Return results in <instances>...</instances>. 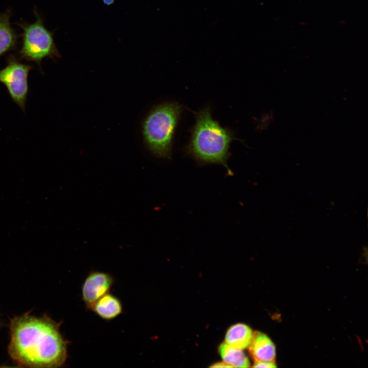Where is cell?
<instances>
[{"label":"cell","instance_id":"obj_7","mask_svg":"<svg viewBox=\"0 0 368 368\" xmlns=\"http://www.w3.org/2000/svg\"><path fill=\"white\" fill-rule=\"evenodd\" d=\"M248 347L249 353L255 361L275 362V346L265 334L259 331L253 332L251 340Z\"/></svg>","mask_w":368,"mask_h":368},{"label":"cell","instance_id":"obj_6","mask_svg":"<svg viewBox=\"0 0 368 368\" xmlns=\"http://www.w3.org/2000/svg\"><path fill=\"white\" fill-rule=\"evenodd\" d=\"M114 281L108 273L91 271L84 279L81 286V296L86 308L90 310L100 297L109 293Z\"/></svg>","mask_w":368,"mask_h":368},{"label":"cell","instance_id":"obj_11","mask_svg":"<svg viewBox=\"0 0 368 368\" xmlns=\"http://www.w3.org/2000/svg\"><path fill=\"white\" fill-rule=\"evenodd\" d=\"M218 351L223 361L232 367H248L250 365L247 357L241 349L222 343L219 346Z\"/></svg>","mask_w":368,"mask_h":368},{"label":"cell","instance_id":"obj_9","mask_svg":"<svg viewBox=\"0 0 368 368\" xmlns=\"http://www.w3.org/2000/svg\"><path fill=\"white\" fill-rule=\"evenodd\" d=\"M11 12L8 9L0 14V57L15 48L17 35L10 23Z\"/></svg>","mask_w":368,"mask_h":368},{"label":"cell","instance_id":"obj_1","mask_svg":"<svg viewBox=\"0 0 368 368\" xmlns=\"http://www.w3.org/2000/svg\"><path fill=\"white\" fill-rule=\"evenodd\" d=\"M9 353L20 366L58 367L67 356V342L51 319L24 315L10 324Z\"/></svg>","mask_w":368,"mask_h":368},{"label":"cell","instance_id":"obj_12","mask_svg":"<svg viewBox=\"0 0 368 368\" xmlns=\"http://www.w3.org/2000/svg\"><path fill=\"white\" fill-rule=\"evenodd\" d=\"M277 366L273 362L266 361H255L253 367H276Z\"/></svg>","mask_w":368,"mask_h":368},{"label":"cell","instance_id":"obj_10","mask_svg":"<svg viewBox=\"0 0 368 368\" xmlns=\"http://www.w3.org/2000/svg\"><path fill=\"white\" fill-rule=\"evenodd\" d=\"M253 332L247 325L238 323L231 326L225 337V343L234 348L243 350L248 347L251 340Z\"/></svg>","mask_w":368,"mask_h":368},{"label":"cell","instance_id":"obj_5","mask_svg":"<svg viewBox=\"0 0 368 368\" xmlns=\"http://www.w3.org/2000/svg\"><path fill=\"white\" fill-rule=\"evenodd\" d=\"M32 68L31 65L19 62L10 55L7 65L0 70V82L6 87L12 100L22 110L28 93V75Z\"/></svg>","mask_w":368,"mask_h":368},{"label":"cell","instance_id":"obj_8","mask_svg":"<svg viewBox=\"0 0 368 368\" xmlns=\"http://www.w3.org/2000/svg\"><path fill=\"white\" fill-rule=\"evenodd\" d=\"M90 310L101 318L110 320L122 313L123 305L118 297L109 292L97 300Z\"/></svg>","mask_w":368,"mask_h":368},{"label":"cell","instance_id":"obj_2","mask_svg":"<svg viewBox=\"0 0 368 368\" xmlns=\"http://www.w3.org/2000/svg\"><path fill=\"white\" fill-rule=\"evenodd\" d=\"M195 117L187 154L200 165H221L232 175L227 160L230 144L235 139L233 133L213 119L208 107L197 112Z\"/></svg>","mask_w":368,"mask_h":368},{"label":"cell","instance_id":"obj_4","mask_svg":"<svg viewBox=\"0 0 368 368\" xmlns=\"http://www.w3.org/2000/svg\"><path fill=\"white\" fill-rule=\"evenodd\" d=\"M36 20L32 24L21 22L18 25L22 30V46L19 52L21 59L33 61L40 65L45 58H59L53 33L44 26L43 20L36 11Z\"/></svg>","mask_w":368,"mask_h":368},{"label":"cell","instance_id":"obj_13","mask_svg":"<svg viewBox=\"0 0 368 368\" xmlns=\"http://www.w3.org/2000/svg\"><path fill=\"white\" fill-rule=\"evenodd\" d=\"M210 367H232L226 363L223 362H219L212 364Z\"/></svg>","mask_w":368,"mask_h":368},{"label":"cell","instance_id":"obj_14","mask_svg":"<svg viewBox=\"0 0 368 368\" xmlns=\"http://www.w3.org/2000/svg\"><path fill=\"white\" fill-rule=\"evenodd\" d=\"M103 3L106 5H111L114 3V0H102Z\"/></svg>","mask_w":368,"mask_h":368},{"label":"cell","instance_id":"obj_3","mask_svg":"<svg viewBox=\"0 0 368 368\" xmlns=\"http://www.w3.org/2000/svg\"><path fill=\"white\" fill-rule=\"evenodd\" d=\"M181 111L179 103H165L153 107L144 120V142L155 156L171 158L173 137Z\"/></svg>","mask_w":368,"mask_h":368}]
</instances>
